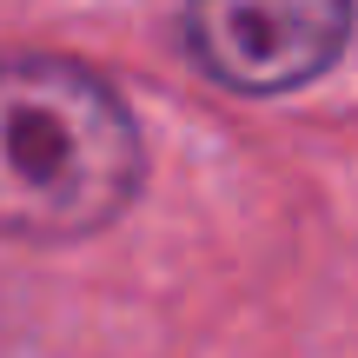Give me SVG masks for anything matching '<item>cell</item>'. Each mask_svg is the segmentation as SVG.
<instances>
[{
    "instance_id": "obj_2",
    "label": "cell",
    "mask_w": 358,
    "mask_h": 358,
    "mask_svg": "<svg viewBox=\"0 0 358 358\" xmlns=\"http://www.w3.org/2000/svg\"><path fill=\"white\" fill-rule=\"evenodd\" d=\"M352 0H192L186 47L232 93H292L338 60Z\"/></svg>"
},
{
    "instance_id": "obj_1",
    "label": "cell",
    "mask_w": 358,
    "mask_h": 358,
    "mask_svg": "<svg viewBox=\"0 0 358 358\" xmlns=\"http://www.w3.org/2000/svg\"><path fill=\"white\" fill-rule=\"evenodd\" d=\"M146 173L127 100L60 53L0 60V232L87 239L133 206Z\"/></svg>"
}]
</instances>
